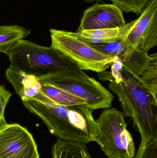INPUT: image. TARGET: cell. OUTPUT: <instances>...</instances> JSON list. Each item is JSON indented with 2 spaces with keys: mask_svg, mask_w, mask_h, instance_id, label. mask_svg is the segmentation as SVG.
<instances>
[{
  "mask_svg": "<svg viewBox=\"0 0 157 158\" xmlns=\"http://www.w3.org/2000/svg\"><path fill=\"white\" fill-rule=\"evenodd\" d=\"M85 99L91 110L110 108L114 95L94 78L77 77L65 73H56L38 79Z\"/></svg>",
  "mask_w": 157,
  "mask_h": 158,
  "instance_id": "6",
  "label": "cell"
},
{
  "mask_svg": "<svg viewBox=\"0 0 157 158\" xmlns=\"http://www.w3.org/2000/svg\"><path fill=\"white\" fill-rule=\"evenodd\" d=\"M7 56L10 67L37 79L56 73H67L84 79L89 78L76 62L51 46L45 47L20 40Z\"/></svg>",
  "mask_w": 157,
  "mask_h": 158,
  "instance_id": "2",
  "label": "cell"
},
{
  "mask_svg": "<svg viewBox=\"0 0 157 158\" xmlns=\"http://www.w3.org/2000/svg\"><path fill=\"white\" fill-rule=\"evenodd\" d=\"M51 46L74 61L82 70L97 73L106 71L112 65L113 57L100 52L71 34L70 31L50 29Z\"/></svg>",
  "mask_w": 157,
  "mask_h": 158,
  "instance_id": "5",
  "label": "cell"
},
{
  "mask_svg": "<svg viewBox=\"0 0 157 158\" xmlns=\"http://www.w3.org/2000/svg\"><path fill=\"white\" fill-rule=\"evenodd\" d=\"M12 96V94L3 85H0V127L7 124L5 118V110Z\"/></svg>",
  "mask_w": 157,
  "mask_h": 158,
  "instance_id": "18",
  "label": "cell"
},
{
  "mask_svg": "<svg viewBox=\"0 0 157 158\" xmlns=\"http://www.w3.org/2000/svg\"><path fill=\"white\" fill-rule=\"evenodd\" d=\"M52 158H93L86 144L58 139L53 146Z\"/></svg>",
  "mask_w": 157,
  "mask_h": 158,
  "instance_id": "12",
  "label": "cell"
},
{
  "mask_svg": "<svg viewBox=\"0 0 157 158\" xmlns=\"http://www.w3.org/2000/svg\"><path fill=\"white\" fill-rule=\"evenodd\" d=\"M136 20V19L119 27L70 32L73 36L86 42L100 44L110 43L123 39L133 27Z\"/></svg>",
  "mask_w": 157,
  "mask_h": 158,
  "instance_id": "10",
  "label": "cell"
},
{
  "mask_svg": "<svg viewBox=\"0 0 157 158\" xmlns=\"http://www.w3.org/2000/svg\"><path fill=\"white\" fill-rule=\"evenodd\" d=\"M84 2H86L87 3L93 2H97V1H100V0H83Z\"/></svg>",
  "mask_w": 157,
  "mask_h": 158,
  "instance_id": "19",
  "label": "cell"
},
{
  "mask_svg": "<svg viewBox=\"0 0 157 158\" xmlns=\"http://www.w3.org/2000/svg\"><path fill=\"white\" fill-rule=\"evenodd\" d=\"M21 99L26 108L41 119L58 139L86 144L96 141L97 124L92 115L93 110L86 105L63 106L41 91L34 98Z\"/></svg>",
  "mask_w": 157,
  "mask_h": 158,
  "instance_id": "1",
  "label": "cell"
},
{
  "mask_svg": "<svg viewBox=\"0 0 157 158\" xmlns=\"http://www.w3.org/2000/svg\"><path fill=\"white\" fill-rule=\"evenodd\" d=\"M37 144L26 128L18 123L0 127V158H39Z\"/></svg>",
  "mask_w": 157,
  "mask_h": 158,
  "instance_id": "7",
  "label": "cell"
},
{
  "mask_svg": "<svg viewBox=\"0 0 157 158\" xmlns=\"http://www.w3.org/2000/svg\"><path fill=\"white\" fill-rule=\"evenodd\" d=\"M132 52L148 53L157 45V0H149L125 36Z\"/></svg>",
  "mask_w": 157,
  "mask_h": 158,
  "instance_id": "8",
  "label": "cell"
},
{
  "mask_svg": "<svg viewBox=\"0 0 157 158\" xmlns=\"http://www.w3.org/2000/svg\"><path fill=\"white\" fill-rule=\"evenodd\" d=\"M121 81L110 80L109 88L118 96L124 116L132 119L144 145L157 138V101L133 75L123 69Z\"/></svg>",
  "mask_w": 157,
  "mask_h": 158,
  "instance_id": "3",
  "label": "cell"
},
{
  "mask_svg": "<svg viewBox=\"0 0 157 158\" xmlns=\"http://www.w3.org/2000/svg\"><path fill=\"white\" fill-rule=\"evenodd\" d=\"M39 81L41 83V92L44 95L58 104L65 106L87 105L85 99L49 84L40 81Z\"/></svg>",
  "mask_w": 157,
  "mask_h": 158,
  "instance_id": "14",
  "label": "cell"
},
{
  "mask_svg": "<svg viewBox=\"0 0 157 158\" xmlns=\"http://www.w3.org/2000/svg\"><path fill=\"white\" fill-rule=\"evenodd\" d=\"M134 158H157V138L147 143L140 144Z\"/></svg>",
  "mask_w": 157,
  "mask_h": 158,
  "instance_id": "17",
  "label": "cell"
},
{
  "mask_svg": "<svg viewBox=\"0 0 157 158\" xmlns=\"http://www.w3.org/2000/svg\"><path fill=\"white\" fill-rule=\"evenodd\" d=\"M30 33V30L18 25L0 26V52L7 55L18 42Z\"/></svg>",
  "mask_w": 157,
  "mask_h": 158,
  "instance_id": "13",
  "label": "cell"
},
{
  "mask_svg": "<svg viewBox=\"0 0 157 158\" xmlns=\"http://www.w3.org/2000/svg\"><path fill=\"white\" fill-rule=\"evenodd\" d=\"M122 12L141 15L149 0H110Z\"/></svg>",
  "mask_w": 157,
  "mask_h": 158,
  "instance_id": "16",
  "label": "cell"
},
{
  "mask_svg": "<svg viewBox=\"0 0 157 158\" xmlns=\"http://www.w3.org/2000/svg\"><path fill=\"white\" fill-rule=\"evenodd\" d=\"M124 117L121 111L108 108L96 120L98 133L95 142L108 158H135L134 143Z\"/></svg>",
  "mask_w": 157,
  "mask_h": 158,
  "instance_id": "4",
  "label": "cell"
},
{
  "mask_svg": "<svg viewBox=\"0 0 157 158\" xmlns=\"http://www.w3.org/2000/svg\"><path fill=\"white\" fill-rule=\"evenodd\" d=\"M126 24L123 12L113 4H96L86 9L76 32L113 28Z\"/></svg>",
  "mask_w": 157,
  "mask_h": 158,
  "instance_id": "9",
  "label": "cell"
},
{
  "mask_svg": "<svg viewBox=\"0 0 157 158\" xmlns=\"http://www.w3.org/2000/svg\"><path fill=\"white\" fill-rule=\"evenodd\" d=\"M6 76L21 99L34 98L40 92V82L33 75L10 66L6 71Z\"/></svg>",
  "mask_w": 157,
  "mask_h": 158,
  "instance_id": "11",
  "label": "cell"
},
{
  "mask_svg": "<svg viewBox=\"0 0 157 158\" xmlns=\"http://www.w3.org/2000/svg\"><path fill=\"white\" fill-rule=\"evenodd\" d=\"M135 78L140 86L157 101V53L151 55V59L147 66L141 76Z\"/></svg>",
  "mask_w": 157,
  "mask_h": 158,
  "instance_id": "15",
  "label": "cell"
}]
</instances>
